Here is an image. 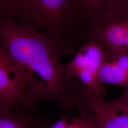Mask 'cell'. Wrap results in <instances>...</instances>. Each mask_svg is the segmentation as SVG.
<instances>
[{
	"label": "cell",
	"instance_id": "obj_1",
	"mask_svg": "<svg viewBox=\"0 0 128 128\" xmlns=\"http://www.w3.org/2000/svg\"><path fill=\"white\" fill-rule=\"evenodd\" d=\"M0 42L27 76L22 103L27 112L33 113L46 100L56 102L66 112L79 108L81 84L62 63L66 52L49 33L28 23L0 21Z\"/></svg>",
	"mask_w": 128,
	"mask_h": 128
},
{
	"label": "cell",
	"instance_id": "obj_2",
	"mask_svg": "<svg viewBox=\"0 0 128 128\" xmlns=\"http://www.w3.org/2000/svg\"><path fill=\"white\" fill-rule=\"evenodd\" d=\"M88 40L100 44L106 55L128 54V2L106 9L95 16L78 37V49Z\"/></svg>",
	"mask_w": 128,
	"mask_h": 128
},
{
	"label": "cell",
	"instance_id": "obj_3",
	"mask_svg": "<svg viewBox=\"0 0 128 128\" xmlns=\"http://www.w3.org/2000/svg\"><path fill=\"white\" fill-rule=\"evenodd\" d=\"M70 4L71 0H26L23 23L47 32L66 54L74 55L76 47L68 24Z\"/></svg>",
	"mask_w": 128,
	"mask_h": 128
},
{
	"label": "cell",
	"instance_id": "obj_4",
	"mask_svg": "<svg viewBox=\"0 0 128 128\" xmlns=\"http://www.w3.org/2000/svg\"><path fill=\"white\" fill-rule=\"evenodd\" d=\"M106 58L103 46L94 40L84 43L66 64L68 71L85 89L95 95L104 96L106 90L98 79V73Z\"/></svg>",
	"mask_w": 128,
	"mask_h": 128
},
{
	"label": "cell",
	"instance_id": "obj_5",
	"mask_svg": "<svg viewBox=\"0 0 128 128\" xmlns=\"http://www.w3.org/2000/svg\"><path fill=\"white\" fill-rule=\"evenodd\" d=\"M80 90L82 108L95 115L98 128H128V89L110 101L89 92L81 84Z\"/></svg>",
	"mask_w": 128,
	"mask_h": 128
},
{
	"label": "cell",
	"instance_id": "obj_6",
	"mask_svg": "<svg viewBox=\"0 0 128 128\" xmlns=\"http://www.w3.org/2000/svg\"><path fill=\"white\" fill-rule=\"evenodd\" d=\"M28 90L24 72L0 48V111L22 106Z\"/></svg>",
	"mask_w": 128,
	"mask_h": 128
},
{
	"label": "cell",
	"instance_id": "obj_7",
	"mask_svg": "<svg viewBox=\"0 0 128 128\" xmlns=\"http://www.w3.org/2000/svg\"><path fill=\"white\" fill-rule=\"evenodd\" d=\"M128 2V0H71L69 28L77 48L80 34L94 17L104 10Z\"/></svg>",
	"mask_w": 128,
	"mask_h": 128
},
{
	"label": "cell",
	"instance_id": "obj_8",
	"mask_svg": "<svg viewBox=\"0 0 128 128\" xmlns=\"http://www.w3.org/2000/svg\"><path fill=\"white\" fill-rule=\"evenodd\" d=\"M98 79L102 84L116 85L128 89V54L106 55Z\"/></svg>",
	"mask_w": 128,
	"mask_h": 128
},
{
	"label": "cell",
	"instance_id": "obj_9",
	"mask_svg": "<svg viewBox=\"0 0 128 128\" xmlns=\"http://www.w3.org/2000/svg\"><path fill=\"white\" fill-rule=\"evenodd\" d=\"M12 110L0 111V128H49L51 122L46 118L25 113L22 106Z\"/></svg>",
	"mask_w": 128,
	"mask_h": 128
},
{
	"label": "cell",
	"instance_id": "obj_10",
	"mask_svg": "<svg viewBox=\"0 0 128 128\" xmlns=\"http://www.w3.org/2000/svg\"><path fill=\"white\" fill-rule=\"evenodd\" d=\"M26 0H0V21L23 23Z\"/></svg>",
	"mask_w": 128,
	"mask_h": 128
},
{
	"label": "cell",
	"instance_id": "obj_11",
	"mask_svg": "<svg viewBox=\"0 0 128 128\" xmlns=\"http://www.w3.org/2000/svg\"><path fill=\"white\" fill-rule=\"evenodd\" d=\"M49 128H98L95 115L92 112L79 116H64Z\"/></svg>",
	"mask_w": 128,
	"mask_h": 128
}]
</instances>
